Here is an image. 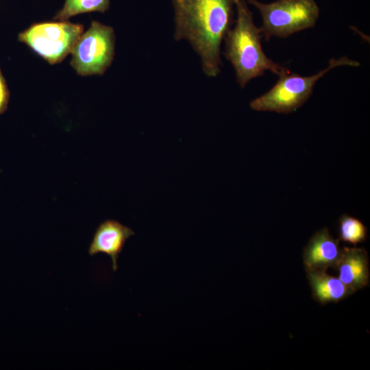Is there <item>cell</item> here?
Instances as JSON below:
<instances>
[{"label": "cell", "mask_w": 370, "mask_h": 370, "mask_svg": "<svg viewBox=\"0 0 370 370\" xmlns=\"http://www.w3.org/2000/svg\"><path fill=\"white\" fill-rule=\"evenodd\" d=\"M360 65L359 62L343 56L330 59L325 68L309 76L291 73L286 69L278 75V80L269 90L250 102V108L259 112H293L308 101L317 82L330 71L339 66Z\"/></svg>", "instance_id": "cell-3"}, {"label": "cell", "mask_w": 370, "mask_h": 370, "mask_svg": "<svg viewBox=\"0 0 370 370\" xmlns=\"http://www.w3.org/2000/svg\"><path fill=\"white\" fill-rule=\"evenodd\" d=\"M81 24L69 21L35 23L18 35V40L51 64L59 63L71 53L83 33Z\"/></svg>", "instance_id": "cell-6"}, {"label": "cell", "mask_w": 370, "mask_h": 370, "mask_svg": "<svg viewBox=\"0 0 370 370\" xmlns=\"http://www.w3.org/2000/svg\"><path fill=\"white\" fill-rule=\"evenodd\" d=\"M336 270L338 279L353 293L369 284L368 253L362 247H344Z\"/></svg>", "instance_id": "cell-9"}, {"label": "cell", "mask_w": 370, "mask_h": 370, "mask_svg": "<svg viewBox=\"0 0 370 370\" xmlns=\"http://www.w3.org/2000/svg\"><path fill=\"white\" fill-rule=\"evenodd\" d=\"M236 0H173L176 40H186L199 56L204 73L221 72V46L233 23Z\"/></svg>", "instance_id": "cell-1"}, {"label": "cell", "mask_w": 370, "mask_h": 370, "mask_svg": "<svg viewBox=\"0 0 370 370\" xmlns=\"http://www.w3.org/2000/svg\"><path fill=\"white\" fill-rule=\"evenodd\" d=\"M9 99V90L0 69V114L6 110Z\"/></svg>", "instance_id": "cell-13"}, {"label": "cell", "mask_w": 370, "mask_h": 370, "mask_svg": "<svg viewBox=\"0 0 370 370\" xmlns=\"http://www.w3.org/2000/svg\"><path fill=\"white\" fill-rule=\"evenodd\" d=\"M234 26L225 36V58L232 64L236 82L244 88L251 79L266 71L280 75L287 69L277 64L264 52L262 36L254 21L247 0H236Z\"/></svg>", "instance_id": "cell-2"}, {"label": "cell", "mask_w": 370, "mask_h": 370, "mask_svg": "<svg viewBox=\"0 0 370 370\" xmlns=\"http://www.w3.org/2000/svg\"><path fill=\"white\" fill-rule=\"evenodd\" d=\"M342 249L339 241L325 227L317 231L310 238L303 251L306 271H326L336 269L341 258Z\"/></svg>", "instance_id": "cell-7"}, {"label": "cell", "mask_w": 370, "mask_h": 370, "mask_svg": "<svg viewBox=\"0 0 370 370\" xmlns=\"http://www.w3.org/2000/svg\"><path fill=\"white\" fill-rule=\"evenodd\" d=\"M135 232L116 220L106 219L97 227L88 248L91 256L105 254L112 260L114 271L118 269V259L126 241Z\"/></svg>", "instance_id": "cell-8"}, {"label": "cell", "mask_w": 370, "mask_h": 370, "mask_svg": "<svg viewBox=\"0 0 370 370\" xmlns=\"http://www.w3.org/2000/svg\"><path fill=\"white\" fill-rule=\"evenodd\" d=\"M313 297L320 304L337 303L354 293L338 277L326 271H306Z\"/></svg>", "instance_id": "cell-10"}, {"label": "cell", "mask_w": 370, "mask_h": 370, "mask_svg": "<svg viewBox=\"0 0 370 370\" xmlns=\"http://www.w3.org/2000/svg\"><path fill=\"white\" fill-rule=\"evenodd\" d=\"M110 0H65L64 4L53 17L55 21H68L77 14L91 12H105Z\"/></svg>", "instance_id": "cell-11"}, {"label": "cell", "mask_w": 370, "mask_h": 370, "mask_svg": "<svg viewBox=\"0 0 370 370\" xmlns=\"http://www.w3.org/2000/svg\"><path fill=\"white\" fill-rule=\"evenodd\" d=\"M247 1L260 14L262 25L259 28L266 41L273 37L287 38L313 27L320 13L314 0H276L270 3L258 0Z\"/></svg>", "instance_id": "cell-4"}, {"label": "cell", "mask_w": 370, "mask_h": 370, "mask_svg": "<svg viewBox=\"0 0 370 370\" xmlns=\"http://www.w3.org/2000/svg\"><path fill=\"white\" fill-rule=\"evenodd\" d=\"M339 238L343 242L357 245L367 238V228L358 219L343 214L339 219Z\"/></svg>", "instance_id": "cell-12"}, {"label": "cell", "mask_w": 370, "mask_h": 370, "mask_svg": "<svg viewBox=\"0 0 370 370\" xmlns=\"http://www.w3.org/2000/svg\"><path fill=\"white\" fill-rule=\"evenodd\" d=\"M114 46L113 28L93 21L73 47L71 65L82 76L103 75L112 62Z\"/></svg>", "instance_id": "cell-5"}]
</instances>
